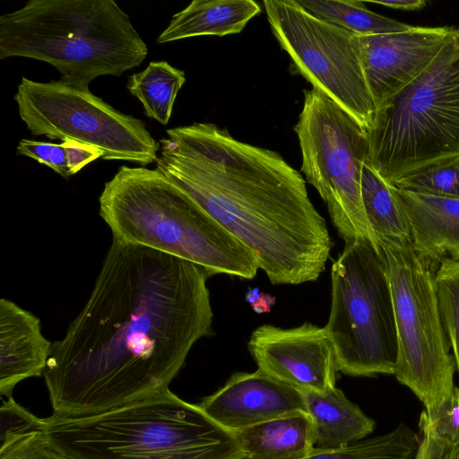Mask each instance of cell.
<instances>
[{"label": "cell", "instance_id": "1", "mask_svg": "<svg viewBox=\"0 0 459 459\" xmlns=\"http://www.w3.org/2000/svg\"><path fill=\"white\" fill-rule=\"evenodd\" d=\"M200 265L112 240L88 301L52 342L43 373L53 414H99L169 389L212 333Z\"/></svg>", "mask_w": 459, "mask_h": 459}, {"label": "cell", "instance_id": "2", "mask_svg": "<svg viewBox=\"0 0 459 459\" xmlns=\"http://www.w3.org/2000/svg\"><path fill=\"white\" fill-rule=\"evenodd\" d=\"M166 134L157 169L249 248L273 284L318 279L333 243L298 170L212 123Z\"/></svg>", "mask_w": 459, "mask_h": 459}, {"label": "cell", "instance_id": "3", "mask_svg": "<svg viewBox=\"0 0 459 459\" xmlns=\"http://www.w3.org/2000/svg\"><path fill=\"white\" fill-rule=\"evenodd\" d=\"M99 203L112 240L184 259L210 276L253 279L260 269L249 248L157 168L120 167Z\"/></svg>", "mask_w": 459, "mask_h": 459}, {"label": "cell", "instance_id": "4", "mask_svg": "<svg viewBox=\"0 0 459 459\" xmlns=\"http://www.w3.org/2000/svg\"><path fill=\"white\" fill-rule=\"evenodd\" d=\"M148 48L113 0H30L0 16V59L27 57L53 65L63 82L89 89L101 75L139 66Z\"/></svg>", "mask_w": 459, "mask_h": 459}, {"label": "cell", "instance_id": "5", "mask_svg": "<svg viewBox=\"0 0 459 459\" xmlns=\"http://www.w3.org/2000/svg\"><path fill=\"white\" fill-rule=\"evenodd\" d=\"M69 459H244L234 433L169 389L99 414L43 418Z\"/></svg>", "mask_w": 459, "mask_h": 459}, {"label": "cell", "instance_id": "6", "mask_svg": "<svg viewBox=\"0 0 459 459\" xmlns=\"http://www.w3.org/2000/svg\"><path fill=\"white\" fill-rule=\"evenodd\" d=\"M368 163L386 182L459 161V28L429 65L377 109Z\"/></svg>", "mask_w": 459, "mask_h": 459}, {"label": "cell", "instance_id": "7", "mask_svg": "<svg viewBox=\"0 0 459 459\" xmlns=\"http://www.w3.org/2000/svg\"><path fill=\"white\" fill-rule=\"evenodd\" d=\"M331 309L325 329L337 371L351 377L394 375L398 340L392 292L381 249L345 243L331 268Z\"/></svg>", "mask_w": 459, "mask_h": 459}, {"label": "cell", "instance_id": "8", "mask_svg": "<svg viewBox=\"0 0 459 459\" xmlns=\"http://www.w3.org/2000/svg\"><path fill=\"white\" fill-rule=\"evenodd\" d=\"M389 279L398 354L394 375L425 410L438 407L454 388L455 362L442 323L435 284L439 264L411 241H378Z\"/></svg>", "mask_w": 459, "mask_h": 459}, {"label": "cell", "instance_id": "9", "mask_svg": "<svg viewBox=\"0 0 459 459\" xmlns=\"http://www.w3.org/2000/svg\"><path fill=\"white\" fill-rule=\"evenodd\" d=\"M301 152V172L326 204L345 243L367 240L380 250L361 195L362 168L368 159V131L322 91H304L293 127Z\"/></svg>", "mask_w": 459, "mask_h": 459}, {"label": "cell", "instance_id": "10", "mask_svg": "<svg viewBox=\"0 0 459 459\" xmlns=\"http://www.w3.org/2000/svg\"><path fill=\"white\" fill-rule=\"evenodd\" d=\"M19 115L32 135L93 145L103 160L147 165L158 159V143L145 124L119 112L89 89L61 80L39 82L22 77L14 94Z\"/></svg>", "mask_w": 459, "mask_h": 459}, {"label": "cell", "instance_id": "11", "mask_svg": "<svg viewBox=\"0 0 459 459\" xmlns=\"http://www.w3.org/2000/svg\"><path fill=\"white\" fill-rule=\"evenodd\" d=\"M263 5L291 66L368 131L377 109L362 70L358 35L314 16L297 0H264Z\"/></svg>", "mask_w": 459, "mask_h": 459}, {"label": "cell", "instance_id": "12", "mask_svg": "<svg viewBox=\"0 0 459 459\" xmlns=\"http://www.w3.org/2000/svg\"><path fill=\"white\" fill-rule=\"evenodd\" d=\"M247 346L258 369L301 392L323 393L335 386V353L325 327L263 325Z\"/></svg>", "mask_w": 459, "mask_h": 459}, {"label": "cell", "instance_id": "13", "mask_svg": "<svg viewBox=\"0 0 459 459\" xmlns=\"http://www.w3.org/2000/svg\"><path fill=\"white\" fill-rule=\"evenodd\" d=\"M453 30L454 26H412L401 32L357 36L376 109L429 65Z\"/></svg>", "mask_w": 459, "mask_h": 459}, {"label": "cell", "instance_id": "14", "mask_svg": "<svg viewBox=\"0 0 459 459\" xmlns=\"http://www.w3.org/2000/svg\"><path fill=\"white\" fill-rule=\"evenodd\" d=\"M198 405L232 433L285 415L307 412L301 391L258 368L253 373H234Z\"/></svg>", "mask_w": 459, "mask_h": 459}, {"label": "cell", "instance_id": "15", "mask_svg": "<svg viewBox=\"0 0 459 459\" xmlns=\"http://www.w3.org/2000/svg\"><path fill=\"white\" fill-rule=\"evenodd\" d=\"M52 342L41 333L40 321L13 301L0 299V394L12 396L21 381L43 376Z\"/></svg>", "mask_w": 459, "mask_h": 459}, {"label": "cell", "instance_id": "16", "mask_svg": "<svg viewBox=\"0 0 459 459\" xmlns=\"http://www.w3.org/2000/svg\"><path fill=\"white\" fill-rule=\"evenodd\" d=\"M393 189L409 220L414 249L437 264L444 259L459 261V198L420 194L394 186Z\"/></svg>", "mask_w": 459, "mask_h": 459}, {"label": "cell", "instance_id": "17", "mask_svg": "<svg viewBox=\"0 0 459 459\" xmlns=\"http://www.w3.org/2000/svg\"><path fill=\"white\" fill-rule=\"evenodd\" d=\"M302 394L314 423L317 448H343L374 431L375 421L336 386L323 393Z\"/></svg>", "mask_w": 459, "mask_h": 459}, {"label": "cell", "instance_id": "18", "mask_svg": "<svg viewBox=\"0 0 459 459\" xmlns=\"http://www.w3.org/2000/svg\"><path fill=\"white\" fill-rule=\"evenodd\" d=\"M260 12L259 4L253 0H194L173 15L157 43L239 33Z\"/></svg>", "mask_w": 459, "mask_h": 459}, {"label": "cell", "instance_id": "19", "mask_svg": "<svg viewBox=\"0 0 459 459\" xmlns=\"http://www.w3.org/2000/svg\"><path fill=\"white\" fill-rule=\"evenodd\" d=\"M247 459H299L316 447L313 420L306 411L233 432Z\"/></svg>", "mask_w": 459, "mask_h": 459}, {"label": "cell", "instance_id": "20", "mask_svg": "<svg viewBox=\"0 0 459 459\" xmlns=\"http://www.w3.org/2000/svg\"><path fill=\"white\" fill-rule=\"evenodd\" d=\"M361 195L368 221L378 241H411V227L393 186L366 161L362 168Z\"/></svg>", "mask_w": 459, "mask_h": 459}, {"label": "cell", "instance_id": "21", "mask_svg": "<svg viewBox=\"0 0 459 459\" xmlns=\"http://www.w3.org/2000/svg\"><path fill=\"white\" fill-rule=\"evenodd\" d=\"M185 82L184 71L167 61H152L144 70L129 77L127 89L143 104L147 117L167 125Z\"/></svg>", "mask_w": 459, "mask_h": 459}, {"label": "cell", "instance_id": "22", "mask_svg": "<svg viewBox=\"0 0 459 459\" xmlns=\"http://www.w3.org/2000/svg\"><path fill=\"white\" fill-rule=\"evenodd\" d=\"M314 16L359 36L389 34L407 30L412 25L368 10L358 0H297Z\"/></svg>", "mask_w": 459, "mask_h": 459}, {"label": "cell", "instance_id": "23", "mask_svg": "<svg viewBox=\"0 0 459 459\" xmlns=\"http://www.w3.org/2000/svg\"><path fill=\"white\" fill-rule=\"evenodd\" d=\"M415 459H459V386L434 410L420 413Z\"/></svg>", "mask_w": 459, "mask_h": 459}, {"label": "cell", "instance_id": "24", "mask_svg": "<svg viewBox=\"0 0 459 459\" xmlns=\"http://www.w3.org/2000/svg\"><path fill=\"white\" fill-rule=\"evenodd\" d=\"M419 445L418 435L401 423L385 434L364 438L343 448L320 449L316 446L307 455L299 459H415Z\"/></svg>", "mask_w": 459, "mask_h": 459}, {"label": "cell", "instance_id": "25", "mask_svg": "<svg viewBox=\"0 0 459 459\" xmlns=\"http://www.w3.org/2000/svg\"><path fill=\"white\" fill-rule=\"evenodd\" d=\"M435 284L442 323L459 373V261L442 260Z\"/></svg>", "mask_w": 459, "mask_h": 459}, {"label": "cell", "instance_id": "26", "mask_svg": "<svg viewBox=\"0 0 459 459\" xmlns=\"http://www.w3.org/2000/svg\"><path fill=\"white\" fill-rule=\"evenodd\" d=\"M391 185L420 194L459 198V161L425 168Z\"/></svg>", "mask_w": 459, "mask_h": 459}, {"label": "cell", "instance_id": "27", "mask_svg": "<svg viewBox=\"0 0 459 459\" xmlns=\"http://www.w3.org/2000/svg\"><path fill=\"white\" fill-rule=\"evenodd\" d=\"M43 429V419L17 403L12 396L0 408V446L9 445L30 432Z\"/></svg>", "mask_w": 459, "mask_h": 459}, {"label": "cell", "instance_id": "28", "mask_svg": "<svg viewBox=\"0 0 459 459\" xmlns=\"http://www.w3.org/2000/svg\"><path fill=\"white\" fill-rule=\"evenodd\" d=\"M0 459H69L43 429L30 432L0 446Z\"/></svg>", "mask_w": 459, "mask_h": 459}, {"label": "cell", "instance_id": "29", "mask_svg": "<svg viewBox=\"0 0 459 459\" xmlns=\"http://www.w3.org/2000/svg\"><path fill=\"white\" fill-rule=\"evenodd\" d=\"M17 153L37 160L65 178L70 176L66 152L62 143L22 139L17 145Z\"/></svg>", "mask_w": 459, "mask_h": 459}, {"label": "cell", "instance_id": "30", "mask_svg": "<svg viewBox=\"0 0 459 459\" xmlns=\"http://www.w3.org/2000/svg\"><path fill=\"white\" fill-rule=\"evenodd\" d=\"M61 143L66 152L70 176L78 173L91 161L104 156L101 150L91 144L71 139H65Z\"/></svg>", "mask_w": 459, "mask_h": 459}, {"label": "cell", "instance_id": "31", "mask_svg": "<svg viewBox=\"0 0 459 459\" xmlns=\"http://www.w3.org/2000/svg\"><path fill=\"white\" fill-rule=\"evenodd\" d=\"M388 8L403 11H420L423 9L428 2L426 0H394V1H368Z\"/></svg>", "mask_w": 459, "mask_h": 459}]
</instances>
